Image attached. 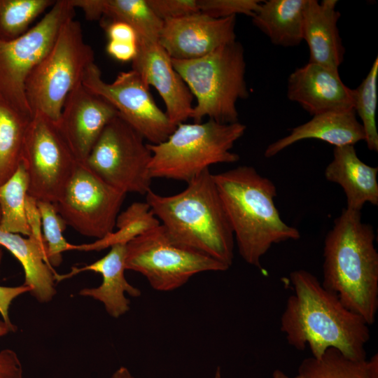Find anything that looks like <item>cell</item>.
<instances>
[{"mask_svg":"<svg viewBox=\"0 0 378 378\" xmlns=\"http://www.w3.org/2000/svg\"><path fill=\"white\" fill-rule=\"evenodd\" d=\"M172 62L196 99L191 116L194 122L206 117L224 124L239 122L237 103L249 96L240 42L235 41L199 58H172Z\"/></svg>","mask_w":378,"mask_h":378,"instance_id":"5","label":"cell"},{"mask_svg":"<svg viewBox=\"0 0 378 378\" xmlns=\"http://www.w3.org/2000/svg\"><path fill=\"white\" fill-rule=\"evenodd\" d=\"M373 227L344 208L324 239L322 286L372 325L378 310V253Z\"/></svg>","mask_w":378,"mask_h":378,"instance_id":"2","label":"cell"},{"mask_svg":"<svg viewBox=\"0 0 378 378\" xmlns=\"http://www.w3.org/2000/svg\"><path fill=\"white\" fill-rule=\"evenodd\" d=\"M147 2L163 22L199 11L197 0H147Z\"/></svg>","mask_w":378,"mask_h":378,"instance_id":"33","label":"cell"},{"mask_svg":"<svg viewBox=\"0 0 378 378\" xmlns=\"http://www.w3.org/2000/svg\"><path fill=\"white\" fill-rule=\"evenodd\" d=\"M310 139L323 141L335 147L354 146L365 141V133L354 108L326 112L292 128L288 135L270 144L264 155L272 158L298 141Z\"/></svg>","mask_w":378,"mask_h":378,"instance_id":"20","label":"cell"},{"mask_svg":"<svg viewBox=\"0 0 378 378\" xmlns=\"http://www.w3.org/2000/svg\"><path fill=\"white\" fill-rule=\"evenodd\" d=\"M378 57L373 62L365 78L354 89V109L361 120L365 141L370 150L378 151V132L376 124L377 107Z\"/></svg>","mask_w":378,"mask_h":378,"instance_id":"30","label":"cell"},{"mask_svg":"<svg viewBox=\"0 0 378 378\" xmlns=\"http://www.w3.org/2000/svg\"><path fill=\"white\" fill-rule=\"evenodd\" d=\"M260 0H197L199 11L216 19L242 14L252 18Z\"/></svg>","mask_w":378,"mask_h":378,"instance_id":"32","label":"cell"},{"mask_svg":"<svg viewBox=\"0 0 378 378\" xmlns=\"http://www.w3.org/2000/svg\"><path fill=\"white\" fill-rule=\"evenodd\" d=\"M236 16L216 19L200 11L163 22L158 42L172 59H191L236 41Z\"/></svg>","mask_w":378,"mask_h":378,"instance_id":"14","label":"cell"},{"mask_svg":"<svg viewBox=\"0 0 378 378\" xmlns=\"http://www.w3.org/2000/svg\"><path fill=\"white\" fill-rule=\"evenodd\" d=\"M132 62V69L144 83L156 89L174 126L191 118L193 96L158 41L138 39L137 53Z\"/></svg>","mask_w":378,"mask_h":378,"instance_id":"16","label":"cell"},{"mask_svg":"<svg viewBox=\"0 0 378 378\" xmlns=\"http://www.w3.org/2000/svg\"><path fill=\"white\" fill-rule=\"evenodd\" d=\"M82 83L110 103L148 144L165 141L176 128L154 101L149 87L133 69L120 72L112 83H106L94 62L86 69Z\"/></svg>","mask_w":378,"mask_h":378,"instance_id":"13","label":"cell"},{"mask_svg":"<svg viewBox=\"0 0 378 378\" xmlns=\"http://www.w3.org/2000/svg\"><path fill=\"white\" fill-rule=\"evenodd\" d=\"M29 180L28 195L56 203L78 163L57 122L34 115L28 125L22 161Z\"/></svg>","mask_w":378,"mask_h":378,"instance_id":"11","label":"cell"},{"mask_svg":"<svg viewBox=\"0 0 378 378\" xmlns=\"http://www.w3.org/2000/svg\"><path fill=\"white\" fill-rule=\"evenodd\" d=\"M52 0H0V39L13 40L29 30V24L47 8Z\"/></svg>","mask_w":378,"mask_h":378,"instance_id":"29","label":"cell"},{"mask_svg":"<svg viewBox=\"0 0 378 378\" xmlns=\"http://www.w3.org/2000/svg\"><path fill=\"white\" fill-rule=\"evenodd\" d=\"M125 196L78 163L54 204L66 225L82 235L100 239L114 231Z\"/></svg>","mask_w":378,"mask_h":378,"instance_id":"12","label":"cell"},{"mask_svg":"<svg viewBox=\"0 0 378 378\" xmlns=\"http://www.w3.org/2000/svg\"><path fill=\"white\" fill-rule=\"evenodd\" d=\"M125 269L140 273L158 291H172L194 275L223 272L226 265L174 241L160 224L126 244Z\"/></svg>","mask_w":378,"mask_h":378,"instance_id":"8","label":"cell"},{"mask_svg":"<svg viewBox=\"0 0 378 378\" xmlns=\"http://www.w3.org/2000/svg\"><path fill=\"white\" fill-rule=\"evenodd\" d=\"M214 179L246 263L261 268V258L273 244L300 239L299 230L281 218L274 183L253 167L239 166L214 174Z\"/></svg>","mask_w":378,"mask_h":378,"instance_id":"3","label":"cell"},{"mask_svg":"<svg viewBox=\"0 0 378 378\" xmlns=\"http://www.w3.org/2000/svg\"><path fill=\"white\" fill-rule=\"evenodd\" d=\"M73 6L83 10L90 20L103 15L124 22L136 32L138 39L158 41L162 29L161 20L147 0H70Z\"/></svg>","mask_w":378,"mask_h":378,"instance_id":"23","label":"cell"},{"mask_svg":"<svg viewBox=\"0 0 378 378\" xmlns=\"http://www.w3.org/2000/svg\"><path fill=\"white\" fill-rule=\"evenodd\" d=\"M246 129L239 122L224 124L209 119L178 124L165 141L148 144L151 178L188 183L212 164L237 162L239 155L231 150Z\"/></svg>","mask_w":378,"mask_h":378,"instance_id":"6","label":"cell"},{"mask_svg":"<svg viewBox=\"0 0 378 378\" xmlns=\"http://www.w3.org/2000/svg\"><path fill=\"white\" fill-rule=\"evenodd\" d=\"M23 370L17 354L12 349L0 351V378H22Z\"/></svg>","mask_w":378,"mask_h":378,"instance_id":"35","label":"cell"},{"mask_svg":"<svg viewBox=\"0 0 378 378\" xmlns=\"http://www.w3.org/2000/svg\"><path fill=\"white\" fill-rule=\"evenodd\" d=\"M118 114L82 83L69 94L57 124L78 162H85L104 128Z\"/></svg>","mask_w":378,"mask_h":378,"instance_id":"15","label":"cell"},{"mask_svg":"<svg viewBox=\"0 0 378 378\" xmlns=\"http://www.w3.org/2000/svg\"><path fill=\"white\" fill-rule=\"evenodd\" d=\"M138 43L108 41L106 45L108 54L120 62H130L135 58Z\"/></svg>","mask_w":378,"mask_h":378,"instance_id":"37","label":"cell"},{"mask_svg":"<svg viewBox=\"0 0 378 378\" xmlns=\"http://www.w3.org/2000/svg\"><path fill=\"white\" fill-rule=\"evenodd\" d=\"M103 25L108 41L138 43L136 32L127 23L111 20Z\"/></svg>","mask_w":378,"mask_h":378,"instance_id":"34","label":"cell"},{"mask_svg":"<svg viewBox=\"0 0 378 378\" xmlns=\"http://www.w3.org/2000/svg\"><path fill=\"white\" fill-rule=\"evenodd\" d=\"M37 206L48 262L52 267H57L62 261V253L76 250V244L69 243L63 236L66 225L57 211L54 203L37 201Z\"/></svg>","mask_w":378,"mask_h":378,"instance_id":"31","label":"cell"},{"mask_svg":"<svg viewBox=\"0 0 378 378\" xmlns=\"http://www.w3.org/2000/svg\"><path fill=\"white\" fill-rule=\"evenodd\" d=\"M146 200L174 241L232 265L234 234L209 169L188 182L178 193L164 196L150 190Z\"/></svg>","mask_w":378,"mask_h":378,"instance_id":"4","label":"cell"},{"mask_svg":"<svg viewBox=\"0 0 378 378\" xmlns=\"http://www.w3.org/2000/svg\"><path fill=\"white\" fill-rule=\"evenodd\" d=\"M287 97L314 116L354 108V90L341 80L339 72L308 62L288 76Z\"/></svg>","mask_w":378,"mask_h":378,"instance_id":"17","label":"cell"},{"mask_svg":"<svg viewBox=\"0 0 378 378\" xmlns=\"http://www.w3.org/2000/svg\"><path fill=\"white\" fill-rule=\"evenodd\" d=\"M377 167L364 163L354 146L335 147L332 160L325 169L326 178L340 185L346 198V209L361 211L367 202L378 205Z\"/></svg>","mask_w":378,"mask_h":378,"instance_id":"21","label":"cell"},{"mask_svg":"<svg viewBox=\"0 0 378 378\" xmlns=\"http://www.w3.org/2000/svg\"><path fill=\"white\" fill-rule=\"evenodd\" d=\"M306 3L307 0L262 1L252 22L273 44L297 46L303 41Z\"/></svg>","mask_w":378,"mask_h":378,"instance_id":"24","label":"cell"},{"mask_svg":"<svg viewBox=\"0 0 378 378\" xmlns=\"http://www.w3.org/2000/svg\"><path fill=\"white\" fill-rule=\"evenodd\" d=\"M336 0H307L303 23V41L309 50L308 62L338 71L345 53L337 22L341 16Z\"/></svg>","mask_w":378,"mask_h":378,"instance_id":"19","label":"cell"},{"mask_svg":"<svg viewBox=\"0 0 378 378\" xmlns=\"http://www.w3.org/2000/svg\"><path fill=\"white\" fill-rule=\"evenodd\" d=\"M214 378H220V368H218V369H217Z\"/></svg>","mask_w":378,"mask_h":378,"instance_id":"41","label":"cell"},{"mask_svg":"<svg viewBox=\"0 0 378 378\" xmlns=\"http://www.w3.org/2000/svg\"><path fill=\"white\" fill-rule=\"evenodd\" d=\"M70 0L55 1L43 18L20 36L0 39V104L32 118L25 96L26 80L52 47L63 24L74 18Z\"/></svg>","mask_w":378,"mask_h":378,"instance_id":"9","label":"cell"},{"mask_svg":"<svg viewBox=\"0 0 378 378\" xmlns=\"http://www.w3.org/2000/svg\"><path fill=\"white\" fill-rule=\"evenodd\" d=\"M289 279L294 293L287 299L280 319L288 344L300 351L308 346L316 359L330 348L351 360L366 359L370 338L367 322L345 307L311 272L295 270Z\"/></svg>","mask_w":378,"mask_h":378,"instance_id":"1","label":"cell"},{"mask_svg":"<svg viewBox=\"0 0 378 378\" xmlns=\"http://www.w3.org/2000/svg\"><path fill=\"white\" fill-rule=\"evenodd\" d=\"M144 140L118 114L105 126L84 164L118 190L146 195L153 178L152 153Z\"/></svg>","mask_w":378,"mask_h":378,"instance_id":"10","label":"cell"},{"mask_svg":"<svg viewBox=\"0 0 378 378\" xmlns=\"http://www.w3.org/2000/svg\"><path fill=\"white\" fill-rule=\"evenodd\" d=\"M0 220H1V211H0Z\"/></svg>","mask_w":378,"mask_h":378,"instance_id":"42","label":"cell"},{"mask_svg":"<svg viewBox=\"0 0 378 378\" xmlns=\"http://www.w3.org/2000/svg\"><path fill=\"white\" fill-rule=\"evenodd\" d=\"M272 378H302L298 374L294 377H290L281 370H275L272 373Z\"/></svg>","mask_w":378,"mask_h":378,"instance_id":"40","label":"cell"},{"mask_svg":"<svg viewBox=\"0 0 378 378\" xmlns=\"http://www.w3.org/2000/svg\"><path fill=\"white\" fill-rule=\"evenodd\" d=\"M29 180L21 162L16 172L0 185V228L25 237L30 235L26 214Z\"/></svg>","mask_w":378,"mask_h":378,"instance_id":"28","label":"cell"},{"mask_svg":"<svg viewBox=\"0 0 378 378\" xmlns=\"http://www.w3.org/2000/svg\"><path fill=\"white\" fill-rule=\"evenodd\" d=\"M110 378H134L127 368L120 367L118 368Z\"/></svg>","mask_w":378,"mask_h":378,"instance_id":"38","label":"cell"},{"mask_svg":"<svg viewBox=\"0 0 378 378\" xmlns=\"http://www.w3.org/2000/svg\"><path fill=\"white\" fill-rule=\"evenodd\" d=\"M15 330V326H10L7 324L5 321H0V337L4 336L10 331H14Z\"/></svg>","mask_w":378,"mask_h":378,"instance_id":"39","label":"cell"},{"mask_svg":"<svg viewBox=\"0 0 378 378\" xmlns=\"http://www.w3.org/2000/svg\"><path fill=\"white\" fill-rule=\"evenodd\" d=\"M94 60V51L84 39L80 22L69 19L26 80L25 96L32 116L39 114L57 122L67 96L82 83Z\"/></svg>","mask_w":378,"mask_h":378,"instance_id":"7","label":"cell"},{"mask_svg":"<svg viewBox=\"0 0 378 378\" xmlns=\"http://www.w3.org/2000/svg\"><path fill=\"white\" fill-rule=\"evenodd\" d=\"M29 286L22 284L18 286H0V314L7 324L14 327L9 317V308L12 302L20 295L30 292Z\"/></svg>","mask_w":378,"mask_h":378,"instance_id":"36","label":"cell"},{"mask_svg":"<svg viewBox=\"0 0 378 378\" xmlns=\"http://www.w3.org/2000/svg\"><path fill=\"white\" fill-rule=\"evenodd\" d=\"M126 244H115L102 258L81 267H72L64 274H55V281L69 279L85 271H92L101 274L102 282L95 288L81 289L79 295L90 297L101 302L106 312L118 318L130 310V300L125 294L137 298L141 290L130 284L125 276Z\"/></svg>","mask_w":378,"mask_h":378,"instance_id":"18","label":"cell"},{"mask_svg":"<svg viewBox=\"0 0 378 378\" xmlns=\"http://www.w3.org/2000/svg\"><path fill=\"white\" fill-rule=\"evenodd\" d=\"M0 246L8 249L20 262L25 286L39 302L52 300L56 293L55 274L50 265L46 245L34 237L5 232L0 228Z\"/></svg>","mask_w":378,"mask_h":378,"instance_id":"22","label":"cell"},{"mask_svg":"<svg viewBox=\"0 0 378 378\" xmlns=\"http://www.w3.org/2000/svg\"><path fill=\"white\" fill-rule=\"evenodd\" d=\"M160 225L148 204L136 202L120 213L115 222L116 230L106 237L89 244H76V251H102L115 244H127L136 237Z\"/></svg>","mask_w":378,"mask_h":378,"instance_id":"26","label":"cell"},{"mask_svg":"<svg viewBox=\"0 0 378 378\" xmlns=\"http://www.w3.org/2000/svg\"><path fill=\"white\" fill-rule=\"evenodd\" d=\"M31 117L0 104V185L9 179L22 161Z\"/></svg>","mask_w":378,"mask_h":378,"instance_id":"27","label":"cell"},{"mask_svg":"<svg viewBox=\"0 0 378 378\" xmlns=\"http://www.w3.org/2000/svg\"><path fill=\"white\" fill-rule=\"evenodd\" d=\"M298 374L302 378H378V354L355 360L330 348L319 359L304 358Z\"/></svg>","mask_w":378,"mask_h":378,"instance_id":"25","label":"cell"}]
</instances>
